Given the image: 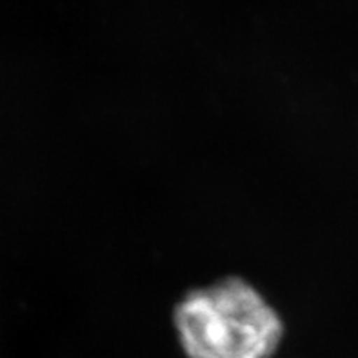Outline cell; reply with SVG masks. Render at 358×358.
<instances>
[{
	"mask_svg": "<svg viewBox=\"0 0 358 358\" xmlns=\"http://www.w3.org/2000/svg\"><path fill=\"white\" fill-rule=\"evenodd\" d=\"M173 326L187 358H273L286 333L280 313L242 277L187 291Z\"/></svg>",
	"mask_w": 358,
	"mask_h": 358,
	"instance_id": "1",
	"label": "cell"
}]
</instances>
